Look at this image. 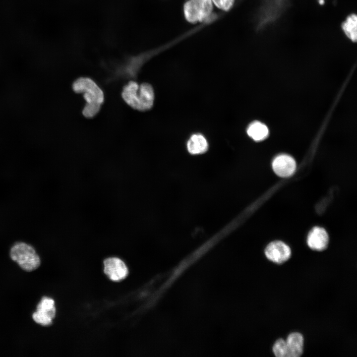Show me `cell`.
Listing matches in <instances>:
<instances>
[{"mask_svg": "<svg viewBox=\"0 0 357 357\" xmlns=\"http://www.w3.org/2000/svg\"><path fill=\"white\" fill-rule=\"evenodd\" d=\"M328 241L329 238L326 231L321 227L313 228L307 236V244L313 250L321 251L325 249Z\"/></svg>", "mask_w": 357, "mask_h": 357, "instance_id": "cell-10", "label": "cell"}, {"mask_svg": "<svg viewBox=\"0 0 357 357\" xmlns=\"http://www.w3.org/2000/svg\"><path fill=\"white\" fill-rule=\"evenodd\" d=\"M265 254L269 260L277 264H282L290 258L291 250L290 247L284 242L274 241L267 246Z\"/></svg>", "mask_w": 357, "mask_h": 357, "instance_id": "cell-7", "label": "cell"}, {"mask_svg": "<svg viewBox=\"0 0 357 357\" xmlns=\"http://www.w3.org/2000/svg\"><path fill=\"white\" fill-rule=\"evenodd\" d=\"M9 255L23 270L28 272L36 270L41 264L40 256L35 248L24 241L14 242L10 247Z\"/></svg>", "mask_w": 357, "mask_h": 357, "instance_id": "cell-4", "label": "cell"}, {"mask_svg": "<svg viewBox=\"0 0 357 357\" xmlns=\"http://www.w3.org/2000/svg\"><path fill=\"white\" fill-rule=\"evenodd\" d=\"M342 28L346 35L353 42L357 40V17L355 14L348 16L343 23Z\"/></svg>", "mask_w": 357, "mask_h": 357, "instance_id": "cell-14", "label": "cell"}, {"mask_svg": "<svg viewBox=\"0 0 357 357\" xmlns=\"http://www.w3.org/2000/svg\"><path fill=\"white\" fill-rule=\"evenodd\" d=\"M248 135L254 140L258 141L264 139L268 135L267 127L259 121H254L248 126Z\"/></svg>", "mask_w": 357, "mask_h": 357, "instance_id": "cell-13", "label": "cell"}, {"mask_svg": "<svg viewBox=\"0 0 357 357\" xmlns=\"http://www.w3.org/2000/svg\"><path fill=\"white\" fill-rule=\"evenodd\" d=\"M287 347V357H299L303 353L304 339L299 333L290 334L286 341Z\"/></svg>", "mask_w": 357, "mask_h": 357, "instance_id": "cell-11", "label": "cell"}, {"mask_svg": "<svg viewBox=\"0 0 357 357\" xmlns=\"http://www.w3.org/2000/svg\"><path fill=\"white\" fill-rule=\"evenodd\" d=\"M208 142L202 134H193L187 143V149L191 154H200L205 152L208 149Z\"/></svg>", "mask_w": 357, "mask_h": 357, "instance_id": "cell-12", "label": "cell"}, {"mask_svg": "<svg viewBox=\"0 0 357 357\" xmlns=\"http://www.w3.org/2000/svg\"><path fill=\"white\" fill-rule=\"evenodd\" d=\"M272 168L279 177H288L293 174L296 168V163L291 156L282 154L277 156L273 160Z\"/></svg>", "mask_w": 357, "mask_h": 357, "instance_id": "cell-9", "label": "cell"}, {"mask_svg": "<svg viewBox=\"0 0 357 357\" xmlns=\"http://www.w3.org/2000/svg\"><path fill=\"white\" fill-rule=\"evenodd\" d=\"M56 315L54 300L50 298L43 297L37 306V311L32 315L34 321L44 326L52 324Z\"/></svg>", "mask_w": 357, "mask_h": 357, "instance_id": "cell-6", "label": "cell"}, {"mask_svg": "<svg viewBox=\"0 0 357 357\" xmlns=\"http://www.w3.org/2000/svg\"><path fill=\"white\" fill-rule=\"evenodd\" d=\"M121 96L125 102L133 109L139 111H148L153 107L154 92L148 83L140 85L133 81H129L123 88Z\"/></svg>", "mask_w": 357, "mask_h": 357, "instance_id": "cell-2", "label": "cell"}, {"mask_svg": "<svg viewBox=\"0 0 357 357\" xmlns=\"http://www.w3.org/2000/svg\"><path fill=\"white\" fill-rule=\"evenodd\" d=\"M286 5L287 0H259V5L255 16L257 29H262L276 20L281 15Z\"/></svg>", "mask_w": 357, "mask_h": 357, "instance_id": "cell-5", "label": "cell"}, {"mask_svg": "<svg viewBox=\"0 0 357 357\" xmlns=\"http://www.w3.org/2000/svg\"><path fill=\"white\" fill-rule=\"evenodd\" d=\"M213 4L225 12L230 11L234 6L235 0H212Z\"/></svg>", "mask_w": 357, "mask_h": 357, "instance_id": "cell-16", "label": "cell"}, {"mask_svg": "<svg viewBox=\"0 0 357 357\" xmlns=\"http://www.w3.org/2000/svg\"><path fill=\"white\" fill-rule=\"evenodd\" d=\"M273 352L277 357H287V347L286 341L283 339H279L273 346Z\"/></svg>", "mask_w": 357, "mask_h": 357, "instance_id": "cell-15", "label": "cell"}, {"mask_svg": "<svg viewBox=\"0 0 357 357\" xmlns=\"http://www.w3.org/2000/svg\"><path fill=\"white\" fill-rule=\"evenodd\" d=\"M72 88L76 93L83 94L86 102L82 114L87 118H92L99 112L104 102L103 91L92 79L82 77L73 83Z\"/></svg>", "mask_w": 357, "mask_h": 357, "instance_id": "cell-1", "label": "cell"}, {"mask_svg": "<svg viewBox=\"0 0 357 357\" xmlns=\"http://www.w3.org/2000/svg\"><path fill=\"white\" fill-rule=\"evenodd\" d=\"M104 272L113 281H118L125 278L128 273L124 263L119 258L110 257L104 262Z\"/></svg>", "mask_w": 357, "mask_h": 357, "instance_id": "cell-8", "label": "cell"}, {"mask_svg": "<svg viewBox=\"0 0 357 357\" xmlns=\"http://www.w3.org/2000/svg\"><path fill=\"white\" fill-rule=\"evenodd\" d=\"M212 0H186L183 6V15L189 23L211 24L218 18L213 12Z\"/></svg>", "mask_w": 357, "mask_h": 357, "instance_id": "cell-3", "label": "cell"}]
</instances>
